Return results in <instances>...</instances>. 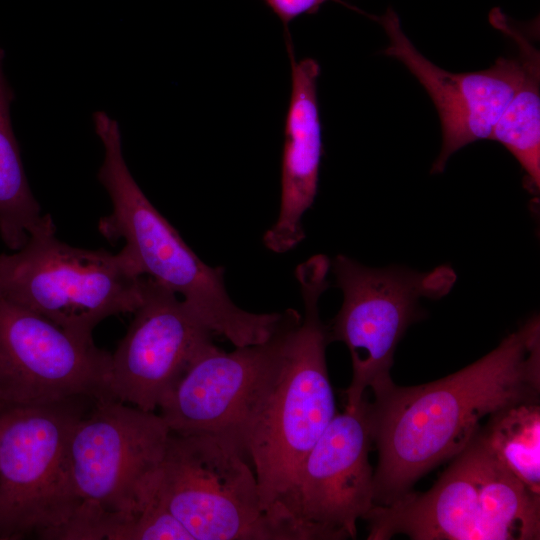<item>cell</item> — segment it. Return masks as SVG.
I'll return each mask as SVG.
<instances>
[{"instance_id": "8fae6325", "label": "cell", "mask_w": 540, "mask_h": 540, "mask_svg": "<svg viewBox=\"0 0 540 540\" xmlns=\"http://www.w3.org/2000/svg\"><path fill=\"white\" fill-rule=\"evenodd\" d=\"M299 313L287 309L265 342L226 352L215 344L187 368L159 405L171 432L209 434L235 444L277 368L289 329Z\"/></svg>"}, {"instance_id": "ffe728a7", "label": "cell", "mask_w": 540, "mask_h": 540, "mask_svg": "<svg viewBox=\"0 0 540 540\" xmlns=\"http://www.w3.org/2000/svg\"><path fill=\"white\" fill-rule=\"evenodd\" d=\"M265 3L277 14L284 25H287L295 17L314 13L327 0H264Z\"/></svg>"}, {"instance_id": "9c48e42d", "label": "cell", "mask_w": 540, "mask_h": 540, "mask_svg": "<svg viewBox=\"0 0 540 540\" xmlns=\"http://www.w3.org/2000/svg\"><path fill=\"white\" fill-rule=\"evenodd\" d=\"M171 431L160 415L111 398L93 401L68 443L81 507L133 514L153 488Z\"/></svg>"}, {"instance_id": "d6986e66", "label": "cell", "mask_w": 540, "mask_h": 540, "mask_svg": "<svg viewBox=\"0 0 540 540\" xmlns=\"http://www.w3.org/2000/svg\"><path fill=\"white\" fill-rule=\"evenodd\" d=\"M113 540H193L153 490L141 506L122 518Z\"/></svg>"}, {"instance_id": "277c9868", "label": "cell", "mask_w": 540, "mask_h": 540, "mask_svg": "<svg viewBox=\"0 0 540 540\" xmlns=\"http://www.w3.org/2000/svg\"><path fill=\"white\" fill-rule=\"evenodd\" d=\"M368 540H538L540 496L494 456L480 432L425 493L408 492L363 517Z\"/></svg>"}, {"instance_id": "6da1fadb", "label": "cell", "mask_w": 540, "mask_h": 540, "mask_svg": "<svg viewBox=\"0 0 540 540\" xmlns=\"http://www.w3.org/2000/svg\"><path fill=\"white\" fill-rule=\"evenodd\" d=\"M540 391V323L526 321L484 357L434 382L392 384L369 402L374 505H388L411 491L439 463L458 455L486 416Z\"/></svg>"}, {"instance_id": "e0dca14e", "label": "cell", "mask_w": 540, "mask_h": 540, "mask_svg": "<svg viewBox=\"0 0 540 540\" xmlns=\"http://www.w3.org/2000/svg\"><path fill=\"white\" fill-rule=\"evenodd\" d=\"M4 57L0 47V236L15 251L24 246L45 215L30 189L13 132L10 105L15 95L3 72Z\"/></svg>"}, {"instance_id": "2e32d148", "label": "cell", "mask_w": 540, "mask_h": 540, "mask_svg": "<svg viewBox=\"0 0 540 540\" xmlns=\"http://www.w3.org/2000/svg\"><path fill=\"white\" fill-rule=\"evenodd\" d=\"M489 19L516 43L522 67L521 80L489 139L502 144L517 159L527 189L536 193L540 187V52L536 27L520 26L499 9L493 10Z\"/></svg>"}, {"instance_id": "5bb4252c", "label": "cell", "mask_w": 540, "mask_h": 540, "mask_svg": "<svg viewBox=\"0 0 540 540\" xmlns=\"http://www.w3.org/2000/svg\"><path fill=\"white\" fill-rule=\"evenodd\" d=\"M388 37L384 54L400 61L424 87L439 115L442 144L431 173H442L464 146L489 139L522 77L518 57H500L487 69L452 73L436 66L410 41L396 12L374 17Z\"/></svg>"}, {"instance_id": "52a82bcc", "label": "cell", "mask_w": 540, "mask_h": 540, "mask_svg": "<svg viewBox=\"0 0 540 540\" xmlns=\"http://www.w3.org/2000/svg\"><path fill=\"white\" fill-rule=\"evenodd\" d=\"M88 400L0 406V540L49 539L76 512L68 443Z\"/></svg>"}, {"instance_id": "4fadbf2b", "label": "cell", "mask_w": 540, "mask_h": 540, "mask_svg": "<svg viewBox=\"0 0 540 540\" xmlns=\"http://www.w3.org/2000/svg\"><path fill=\"white\" fill-rule=\"evenodd\" d=\"M369 402L331 420L297 477L292 513L313 540L356 538L357 520L374 506Z\"/></svg>"}, {"instance_id": "5b68a950", "label": "cell", "mask_w": 540, "mask_h": 540, "mask_svg": "<svg viewBox=\"0 0 540 540\" xmlns=\"http://www.w3.org/2000/svg\"><path fill=\"white\" fill-rule=\"evenodd\" d=\"M143 276L119 251L74 247L60 241L50 215L23 247L0 255V298L36 312L64 330L92 338L104 319L133 313Z\"/></svg>"}, {"instance_id": "7c38bea8", "label": "cell", "mask_w": 540, "mask_h": 540, "mask_svg": "<svg viewBox=\"0 0 540 540\" xmlns=\"http://www.w3.org/2000/svg\"><path fill=\"white\" fill-rule=\"evenodd\" d=\"M111 354L112 399L154 411L214 335L177 294L143 276L142 300Z\"/></svg>"}, {"instance_id": "3957f363", "label": "cell", "mask_w": 540, "mask_h": 540, "mask_svg": "<svg viewBox=\"0 0 540 540\" xmlns=\"http://www.w3.org/2000/svg\"><path fill=\"white\" fill-rule=\"evenodd\" d=\"M92 118L105 151L97 178L112 203L111 213L99 220V232L109 241L124 240L120 251L137 274L181 294L214 335L235 347L267 341L282 313H252L235 305L226 291L223 268L203 262L133 178L123 156L118 122L104 111L94 112Z\"/></svg>"}, {"instance_id": "30bf717a", "label": "cell", "mask_w": 540, "mask_h": 540, "mask_svg": "<svg viewBox=\"0 0 540 540\" xmlns=\"http://www.w3.org/2000/svg\"><path fill=\"white\" fill-rule=\"evenodd\" d=\"M110 360L93 338L0 298V406L111 398Z\"/></svg>"}, {"instance_id": "ac0fdd59", "label": "cell", "mask_w": 540, "mask_h": 540, "mask_svg": "<svg viewBox=\"0 0 540 540\" xmlns=\"http://www.w3.org/2000/svg\"><path fill=\"white\" fill-rule=\"evenodd\" d=\"M500 463L540 496V407L536 401L510 405L491 416L480 432Z\"/></svg>"}, {"instance_id": "9a60e30c", "label": "cell", "mask_w": 540, "mask_h": 540, "mask_svg": "<svg viewBox=\"0 0 540 540\" xmlns=\"http://www.w3.org/2000/svg\"><path fill=\"white\" fill-rule=\"evenodd\" d=\"M291 55V97L285 121L281 203L278 218L263 235L274 253L295 248L304 238L302 218L312 206L318 188L322 154L321 124L317 102L318 63L296 61Z\"/></svg>"}, {"instance_id": "8992f818", "label": "cell", "mask_w": 540, "mask_h": 540, "mask_svg": "<svg viewBox=\"0 0 540 540\" xmlns=\"http://www.w3.org/2000/svg\"><path fill=\"white\" fill-rule=\"evenodd\" d=\"M154 491L193 540H306L266 511L250 462L218 436L171 432Z\"/></svg>"}, {"instance_id": "ba28073f", "label": "cell", "mask_w": 540, "mask_h": 540, "mask_svg": "<svg viewBox=\"0 0 540 540\" xmlns=\"http://www.w3.org/2000/svg\"><path fill=\"white\" fill-rule=\"evenodd\" d=\"M343 302L327 326L329 343L343 342L350 353L352 379L346 407L358 406L367 389L374 395L394 382L390 370L396 347L421 314V298H440L451 290L456 274L448 266L427 272L375 269L337 255L330 262Z\"/></svg>"}, {"instance_id": "7a4b0ae2", "label": "cell", "mask_w": 540, "mask_h": 540, "mask_svg": "<svg viewBox=\"0 0 540 540\" xmlns=\"http://www.w3.org/2000/svg\"><path fill=\"white\" fill-rule=\"evenodd\" d=\"M329 271L323 254L296 267L304 315L292 323L280 362L235 441L254 470L266 511L307 534L292 513L294 489L306 456L337 414L327 326L319 314Z\"/></svg>"}]
</instances>
